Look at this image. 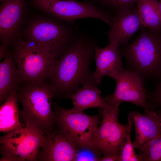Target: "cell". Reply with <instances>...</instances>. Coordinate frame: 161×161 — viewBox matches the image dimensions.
Here are the masks:
<instances>
[{"instance_id":"4fadbf2b","label":"cell","mask_w":161,"mask_h":161,"mask_svg":"<svg viewBox=\"0 0 161 161\" xmlns=\"http://www.w3.org/2000/svg\"><path fill=\"white\" fill-rule=\"evenodd\" d=\"M110 21L106 35L110 43L119 46L128 44L134 33L143 27L138 8L133 6L118 11Z\"/></svg>"},{"instance_id":"2e32d148","label":"cell","mask_w":161,"mask_h":161,"mask_svg":"<svg viewBox=\"0 0 161 161\" xmlns=\"http://www.w3.org/2000/svg\"><path fill=\"white\" fill-rule=\"evenodd\" d=\"M82 85V87L70 97L74 108L83 111L90 108H99L109 110L114 107L109 105L101 97V91L92 79L84 82Z\"/></svg>"},{"instance_id":"30bf717a","label":"cell","mask_w":161,"mask_h":161,"mask_svg":"<svg viewBox=\"0 0 161 161\" xmlns=\"http://www.w3.org/2000/svg\"><path fill=\"white\" fill-rule=\"evenodd\" d=\"M119 107L109 110L102 109V120L97 128L93 146L103 155L119 153L120 145L131 126L133 120L129 115L127 124L119 122Z\"/></svg>"},{"instance_id":"7a4b0ae2","label":"cell","mask_w":161,"mask_h":161,"mask_svg":"<svg viewBox=\"0 0 161 161\" xmlns=\"http://www.w3.org/2000/svg\"><path fill=\"white\" fill-rule=\"evenodd\" d=\"M119 51L126 59V69L137 73L145 82L161 81V28H142L131 43Z\"/></svg>"},{"instance_id":"9a60e30c","label":"cell","mask_w":161,"mask_h":161,"mask_svg":"<svg viewBox=\"0 0 161 161\" xmlns=\"http://www.w3.org/2000/svg\"><path fill=\"white\" fill-rule=\"evenodd\" d=\"M143 114L132 111L129 115L133 121L135 136L134 147L140 149L149 141L161 135V123L154 110L147 109Z\"/></svg>"},{"instance_id":"603a6c76","label":"cell","mask_w":161,"mask_h":161,"mask_svg":"<svg viewBox=\"0 0 161 161\" xmlns=\"http://www.w3.org/2000/svg\"><path fill=\"white\" fill-rule=\"evenodd\" d=\"M147 101L150 110H154L161 108V81L154 83V88L151 91H148Z\"/></svg>"},{"instance_id":"484cf974","label":"cell","mask_w":161,"mask_h":161,"mask_svg":"<svg viewBox=\"0 0 161 161\" xmlns=\"http://www.w3.org/2000/svg\"><path fill=\"white\" fill-rule=\"evenodd\" d=\"M10 51V49L6 46L1 44L0 46V60L4 58Z\"/></svg>"},{"instance_id":"d6986e66","label":"cell","mask_w":161,"mask_h":161,"mask_svg":"<svg viewBox=\"0 0 161 161\" xmlns=\"http://www.w3.org/2000/svg\"><path fill=\"white\" fill-rule=\"evenodd\" d=\"M137 3L144 27L161 28V13L157 0H138Z\"/></svg>"},{"instance_id":"5b68a950","label":"cell","mask_w":161,"mask_h":161,"mask_svg":"<svg viewBox=\"0 0 161 161\" xmlns=\"http://www.w3.org/2000/svg\"><path fill=\"white\" fill-rule=\"evenodd\" d=\"M11 51L22 84L48 79L51 65L56 60L47 50L21 37Z\"/></svg>"},{"instance_id":"f1b7e54d","label":"cell","mask_w":161,"mask_h":161,"mask_svg":"<svg viewBox=\"0 0 161 161\" xmlns=\"http://www.w3.org/2000/svg\"><path fill=\"white\" fill-rule=\"evenodd\" d=\"M7 0H0V1L2 2L5 1Z\"/></svg>"},{"instance_id":"5bb4252c","label":"cell","mask_w":161,"mask_h":161,"mask_svg":"<svg viewBox=\"0 0 161 161\" xmlns=\"http://www.w3.org/2000/svg\"><path fill=\"white\" fill-rule=\"evenodd\" d=\"M118 45L113 43L103 48L97 46L94 50V58L96 65L95 71L92 74L93 81L98 86L102 78L106 76L111 78L125 69L123 67L121 55Z\"/></svg>"},{"instance_id":"ffe728a7","label":"cell","mask_w":161,"mask_h":161,"mask_svg":"<svg viewBox=\"0 0 161 161\" xmlns=\"http://www.w3.org/2000/svg\"><path fill=\"white\" fill-rule=\"evenodd\" d=\"M138 150L139 161H161V135L148 141Z\"/></svg>"},{"instance_id":"7402d4cb","label":"cell","mask_w":161,"mask_h":161,"mask_svg":"<svg viewBox=\"0 0 161 161\" xmlns=\"http://www.w3.org/2000/svg\"><path fill=\"white\" fill-rule=\"evenodd\" d=\"M101 154L93 146L78 147L74 161H100Z\"/></svg>"},{"instance_id":"6da1fadb","label":"cell","mask_w":161,"mask_h":161,"mask_svg":"<svg viewBox=\"0 0 161 161\" xmlns=\"http://www.w3.org/2000/svg\"><path fill=\"white\" fill-rule=\"evenodd\" d=\"M97 46L94 38L80 33L62 57L54 61L47 80L54 97L70 98L92 79L90 64Z\"/></svg>"},{"instance_id":"f546056e","label":"cell","mask_w":161,"mask_h":161,"mask_svg":"<svg viewBox=\"0 0 161 161\" xmlns=\"http://www.w3.org/2000/svg\"></svg>"},{"instance_id":"ac0fdd59","label":"cell","mask_w":161,"mask_h":161,"mask_svg":"<svg viewBox=\"0 0 161 161\" xmlns=\"http://www.w3.org/2000/svg\"><path fill=\"white\" fill-rule=\"evenodd\" d=\"M16 92L14 93L0 106V132L7 133L23 127L19 120Z\"/></svg>"},{"instance_id":"3957f363","label":"cell","mask_w":161,"mask_h":161,"mask_svg":"<svg viewBox=\"0 0 161 161\" xmlns=\"http://www.w3.org/2000/svg\"><path fill=\"white\" fill-rule=\"evenodd\" d=\"M47 14L27 19L21 37L36 43L48 51L56 60H58L80 32L73 24Z\"/></svg>"},{"instance_id":"8992f818","label":"cell","mask_w":161,"mask_h":161,"mask_svg":"<svg viewBox=\"0 0 161 161\" xmlns=\"http://www.w3.org/2000/svg\"><path fill=\"white\" fill-rule=\"evenodd\" d=\"M46 131L28 123L0 137V161H35Z\"/></svg>"},{"instance_id":"4316f807","label":"cell","mask_w":161,"mask_h":161,"mask_svg":"<svg viewBox=\"0 0 161 161\" xmlns=\"http://www.w3.org/2000/svg\"><path fill=\"white\" fill-rule=\"evenodd\" d=\"M158 2L160 12L161 13V0H159V1H158Z\"/></svg>"},{"instance_id":"d4e9b609","label":"cell","mask_w":161,"mask_h":161,"mask_svg":"<svg viewBox=\"0 0 161 161\" xmlns=\"http://www.w3.org/2000/svg\"><path fill=\"white\" fill-rule=\"evenodd\" d=\"M119 155L118 153L108 154L103 156L101 157L100 161H119Z\"/></svg>"},{"instance_id":"cb8c5ba5","label":"cell","mask_w":161,"mask_h":161,"mask_svg":"<svg viewBox=\"0 0 161 161\" xmlns=\"http://www.w3.org/2000/svg\"><path fill=\"white\" fill-rule=\"evenodd\" d=\"M101 2L114 8L118 11L133 6L138 0H98Z\"/></svg>"},{"instance_id":"7c38bea8","label":"cell","mask_w":161,"mask_h":161,"mask_svg":"<svg viewBox=\"0 0 161 161\" xmlns=\"http://www.w3.org/2000/svg\"><path fill=\"white\" fill-rule=\"evenodd\" d=\"M78 147L58 129L47 131L37 161H74Z\"/></svg>"},{"instance_id":"ba28073f","label":"cell","mask_w":161,"mask_h":161,"mask_svg":"<svg viewBox=\"0 0 161 161\" xmlns=\"http://www.w3.org/2000/svg\"><path fill=\"white\" fill-rule=\"evenodd\" d=\"M31 2L37 9L69 24H73L79 19L95 18L110 26V17L108 13L90 3L74 0H31Z\"/></svg>"},{"instance_id":"83f0119b","label":"cell","mask_w":161,"mask_h":161,"mask_svg":"<svg viewBox=\"0 0 161 161\" xmlns=\"http://www.w3.org/2000/svg\"><path fill=\"white\" fill-rule=\"evenodd\" d=\"M159 119L160 120V121L161 123V111L159 113H158Z\"/></svg>"},{"instance_id":"52a82bcc","label":"cell","mask_w":161,"mask_h":161,"mask_svg":"<svg viewBox=\"0 0 161 161\" xmlns=\"http://www.w3.org/2000/svg\"><path fill=\"white\" fill-rule=\"evenodd\" d=\"M55 124L77 147L93 146L95 132L100 123L99 115L91 116L74 108L57 106Z\"/></svg>"},{"instance_id":"44dd1931","label":"cell","mask_w":161,"mask_h":161,"mask_svg":"<svg viewBox=\"0 0 161 161\" xmlns=\"http://www.w3.org/2000/svg\"><path fill=\"white\" fill-rule=\"evenodd\" d=\"M131 126L122 142L119 149V161H139L138 155L135 152L130 136Z\"/></svg>"},{"instance_id":"9c48e42d","label":"cell","mask_w":161,"mask_h":161,"mask_svg":"<svg viewBox=\"0 0 161 161\" xmlns=\"http://www.w3.org/2000/svg\"><path fill=\"white\" fill-rule=\"evenodd\" d=\"M116 83L114 92L104 98L110 106L119 107L123 102L132 103L145 110L150 109L145 81L137 73L126 69L113 75Z\"/></svg>"},{"instance_id":"8fae6325","label":"cell","mask_w":161,"mask_h":161,"mask_svg":"<svg viewBox=\"0 0 161 161\" xmlns=\"http://www.w3.org/2000/svg\"><path fill=\"white\" fill-rule=\"evenodd\" d=\"M28 0H7L0 6L1 44L10 49L21 36L27 20Z\"/></svg>"},{"instance_id":"e0dca14e","label":"cell","mask_w":161,"mask_h":161,"mask_svg":"<svg viewBox=\"0 0 161 161\" xmlns=\"http://www.w3.org/2000/svg\"><path fill=\"white\" fill-rule=\"evenodd\" d=\"M22 84L10 51L0 63V103L1 104Z\"/></svg>"},{"instance_id":"277c9868","label":"cell","mask_w":161,"mask_h":161,"mask_svg":"<svg viewBox=\"0 0 161 161\" xmlns=\"http://www.w3.org/2000/svg\"><path fill=\"white\" fill-rule=\"evenodd\" d=\"M16 95L22 107L20 115L25 124L46 132L54 128L56 114L51 102L54 94L47 79L22 84Z\"/></svg>"}]
</instances>
